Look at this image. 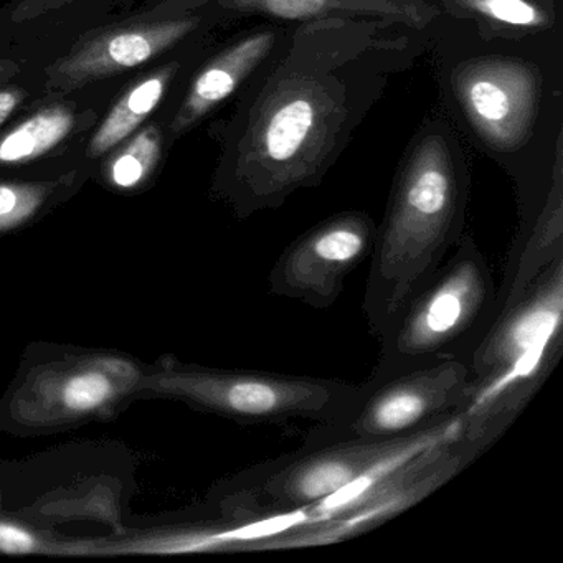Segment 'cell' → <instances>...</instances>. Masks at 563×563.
I'll return each mask as SVG.
<instances>
[{
	"mask_svg": "<svg viewBox=\"0 0 563 563\" xmlns=\"http://www.w3.org/2000/svg\"><path fill=\"white\" fill-rule=\"evenodd\" d=\"M375 236L377 230L364 213L319 223L278 256L268 276L269 292L321 311L331 308L349 275L371 258Z\"/></svg>",
	"mask_w": 563,
	"mask_h": 563,
	"instance_id": "6",
	"label": "cell"
},
{
	"mask_svg": "<svg viewBox=\"0 0 563 563\" xmlns=\"http://www.w3.org/2000/svg\"><path fill=\"white\" fill-rule=\"evenodd\" d=\"M460 180L450 157L424 151L405 174L375 236L362 312L378 338L461 239Z\"/></svg>",
	"mask_w": 563,
	"mask_h": 563,
	"instance_id": "2",
	"label": "cell"
},
{
	"mask_svg": "<svg viewBox=\"0 0 563 563\" xmlns=\"http://www.w3.org/2000/svg\"><path fill=\"white\" fill-rule=\"evenodd\" d=\"M45 197L41 186H12L0 184V229L27 219L37 210Z\"/></svg>",
	"mask_w": 563,
	"mask_h": 563,
	"instance_id": "14",
	"label": "cell"
},
{
	"mask_svg": "<svg viewBox=\"0 0 563 563\" xmlns=\"http://www.w3.org/2000/svg\"><path fill=\"white\" fill-rule=\"evenodd\" d=\"M460 434L461 421L454 418L427 433L400 440L305 443L233 477L225 494L227 509L240 526H253L258 537L272 536L276 519L298 516L345 487Z\"/></svg>",
	"mask_w": 563,
	"mask_h": 563,
	"instance_id": "3",
	"label": "cell"
},
{
	"mask_svg": "<svg viewBox=\"0 0 563 563\" xmlns=\"http://www.w3.org/2000/svg\"><path fill=\"white\" fill-rule=\"evenodd\" d=\"M470 387V367L463 358L368 377L357 384L341 413L312 424L305 443L400 440L427 433L460 417Z\"/></svg>",
	"mask_w": 563,
	"mask_h": 563,
	"instance_id": "5",
	"label": "cell"
},
{
	"mask_svg": "<svg viewBox=\"0 0 563 563\" xmlns=\"http://www.w3.org/2000/svg\"><path fill=\"white\" fill-rule=\"evenodd\" d=\"M324 4L325 0H265L268 11L286 19H301L318 14Z\"/></svg>",
	"mask_w": 563,
	"mask_h": 563,
	"instance_id": "18",
	"label": "cell"
},
{
	"mask_svg": "<svg viewBox=\"0 0 563 563\" xmlns=\"http://www.w3.org/2000/svg\"><path fill=\"white\" fill-rule=\"evenodd\" d=\"M476 11L504 24L532 27L542 22V15L527 0H470Z\"/></svg>",
	"mask_w": 563,
	"mask_h": 563,
	"instance_id": "16",
	"label": "cell"
},
{
	"mask_svg": "<svg viewBox=\"0 0 563 563\" xmlns=\"http://www.w3.org/2000/svg\"><path fill=\"white\" fill-rule=\"evenodd\" d=\"M110 380L104 375L87 372L68 382L64 390V401L70 410L90 411L110 398Z\"/></svg>",
	"mask_w": 563,
	"mask_h": 563,
	"instance_id": "15",
	"label": "cell"
},
{
	"mask_svg": "<svg viewBox=\"0 0 563 563\" xmlns=\"http://www.w3.org/2000/svg\"><path fill=\"white\" fill-rule=\"evenodd\" d=\"M35 539L21 527L0 523V550L5 553H29L34 550Z\"/></svg>",
	"mask_w": 563,
	"mask_h": 563,
	"instance_id": "19",
	"label": "cell"
},
{
	"mask_svg": "<svg viewBox=\"0 0 563 563\" xmlns=\"http://www.w3.org/2000/svg\"><path fill=\"white\" fill-rule=\"evenodd\" d=\"M173 74V67H166L147 75L140 84L133 85L111 108L107 120L91 137L88 144V156L100 157L110 153L118 144L126 141L134 131L140 130L141 124L163 101Z\"/></svg>",
	"mask_w": 563,
	"mask_h": 563,
	"instance_id": "10",
	"label": "cell"
},
{
	"mask_svg": "<svg viewBox=\"0 0 563 563\" xmlns=\"http://www.w3.org/2000/svg\"><path fill=\"white\" fill-rule=\"evenodd\" d=\"M75 2L78 0H19L14 11L11 12L12 21H34L42 15H47L48 12L60 11Z\"/></svg>",
	"mask_w": 563,
	"mask_h": 563,
	"instance_id": "17",
	"label": "cell"
},
{
	"mask_svg": "<svg viewBox=\"0 0 563 563\" xmlns=\"http://www.w3.org/2000/svg\"><path fill=\"white\" fill-rule=\"evenodd\" d=\"M497 316V286L484 253L470 235L408 299L378 335L371 377L433 362L467 361Z\"/></svg>",
	"mask_w": 563,
	"mask_h": 563,
	"instance_id": "4",
	"label": "cell"
},
{
	"mask_svg": "<svg viewBox=\"0 0 563 563\" xmlns=\"http://www.w3.org/2000/svg\"><path fill=\"white\" fill-rule=\"evenodd\" d=\"M314 123V110L308 100L296 98L283 104L266 128L265 144L269 159L286 163L298 154Z\"/></svg>",
	"mask_w": 563,
	"mask_h": 563,
	"instance_id": "13",
	"label": "cell"
},
{
	"mask_svg": "<svg viewBox=\"0 0 563 563\" xmlns=\"http://www.w3.org/2000/svg\"><path fill=\"white\" fill-rule=\"evenodd\" d=\"M22 97L24 95L19 90H0V124L14 113L15 108L21 104Z\"/></svg>",
	"mask_w": 563,
	"mask_h": 563,
	"instance_id": "20",
	"label": "cell"
},
{
	"mask_svg": "<svg viewBox=\"0 0 563 563\" xmlns=\"http://www.w3.org/2000/svg\"><path fill=\"white\" fill-rule=\"evenodd\" d=\"M75 126L68 108L51 107L37 111L0 140V164H21L37 159L62 143Z\"/></svg>",
	"mask_w": 563,
	"mask_h": 563,
	"instance_id": "11",
	"label": "cell"
},
{
	"mask_svg": "<svg viewBox=\"0 0 563 563\" xmlns=\"http://www.w3.org/2000/svg\"><path fill=\"white\" fill-rule=\"evenodd\" d=\"M563 354V258L497 312L467 358L470 397L460 444L474 457L493 446L552 375Z\"/></svg>",
	"mask_w": 563,
	"mask_h": 563,
	"instance_id": "1",
	"label": "cell"
},
{
	"mask_svg": "<svg viewBox=\"0 0 563 563\" xmlns=\"http://www.w3.org/2000/svg\"><path fill=\"white\" fill-rule=\"evenodd\" d=\"M194 19H164L108 29L52 65L47 88L71 91L141 67L179 44L196 29Z\"/></svg>",
	"mask_w": 563,
	"mask_h": 563,
	"instance_id": "7",
	"label": "cell"
},
{
	"mask_svg": "<svg viewBox=\"0 0 563 563\" xmlns=\"http://www.w3.org/2000/svg\"><path fill=\"white\" fill-rule=\"evenodd\" d=\"M463 97L474 123L497 143L517 140L532 113V80L510 65L473 71L464 81Z\"/></svg>",
	"mask_w": 563,
	"mask_h": 563,
	"instance_id": "8",
	"label": "cell"
},
{
	"mask_svg": "<svg viewBox=\"0 0 563 563\" xmlns=\"http://www.w3.org/2000/svg\"><path fill=\"white\" fill-rule=\"evenodd\" d=\"M269 45L272 35H256L230 48L222 57L210 64L194 81L186 101L174 120V133H183L230 97L246 74L265 57Z\"/></svg>",
	"mask_w": 563,
	"mask_h": 563,
	"instance_id": "9",
	"label": "cell"
},
{
	"mask_svg": "<svg viewBox=\"0 0 563 563\" xmlns=\"http://www.w3.org/2000/svg\"><path fill=\"white\" fill-rule=\"evenodd\" d=\"M163 153V136L156 126L143 128L111 159L110 180L121 189H133L150 177Z\"/></svg>",
	"mask_w": 563,
	"mask_h": 563,
	"instance_id": "12",
	"label": "cell"
}]
</instances>
